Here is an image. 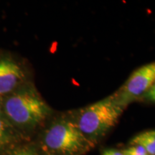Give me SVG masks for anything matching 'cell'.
Masks as SVG:
<instances>
[{
  "mask_svg": "<svg viewBox=\"0 0 155 155\" xmlns=\"http://www.w3.org/2000/svg\"><path fill=\"white\" fill-rule=\"evenodd\" d=\"M16 129L9 123L7 119L0 116V151L7 150L14 145Z\"/></svg>",
  "mask_w": 155,
  "mask_h": 155,
  "instance_id": "8992f818",
  "label": "cell"
},
{
  "mask_svg": "<svg viewBox=\"0 0 155 155\" xmlns=\"http://www.w3.org/2000/svg\"><path fill=\"white\" fill-rule=\"evenodd\" d=\"M124 155H149L147 151L139 145H132L121 151Z\"/></svg>",
  "mask_w": 155,
  "mask_h": 155,
  "instance_id": "9c48e42d",
  "label": "cell"
},
{
  "mask_svg": "<svg viewBox=\"0 0 155 155\" xmlns=\"http://www.w3.org/2000/svg\"><path fill=\"white\" fill-rule=\"evenodd\" d=\"M123 111L110 96L81 109L74 120L85 137L94 142L117 124Z\"/></svg>",
  "mask_w": 155,
  "mask_h": 155,
  "instance_id": "3957f363",
  "label": "cell"
},
{
  "mask_svg": "<svg viewBox=\"0 0 155 155\" xmlns=\"http://www.w3.org/2000/svg\"><path fill=\"white\" fill-rule=\"evenodd\" d=\"M42 148L55 155H80L94 147L81 132L75 120L61 116L50 123L42 135Z\"/></svg>",
  "mask_w": 155,
  "mask_h": 155,
  "instance_id": "7a4b0ae2",
  "label": "cell"
},
{
  "mask_svg": "<svg viewBox=\"0 0 155 155\" xmlns=\"http://www.w3.org/2000/svg\"><path fill=\"white\" fill-rule=\"evenodd\" d=\"M7 152V155H38L35 147L29 144L13 146Z\"/></svg>",
  "mask_w": 155,
  "mask_h": 155,
  "instance_id": "ba28073f",
  "label": "cell"
},
{
  "mask_svg": "<svg viewBox=\"0 0 155 155\" xmlns=\"http://www.w3.org/2000/svg\"><path fill=\"white\" fill-rule=\"evenodd\" d=\"M131 144L139 145L147 151L149 155H155V130L146 131L135 136Z\"/></svg>",
  "mask_w": 155,
  "mask_h": 155,
  "instance_id": "52a82bcc",
  "label": "cell"
},
{
  "mask_svg": "<svg viewBox=\"0 0 155 155\" xmlns=\"http://www.w3.org/2000/svg\"><path fill=\"white\" fill-rule=\"evenodd\" d=\"M0 116H2V117H4L3 114H2V101H1V99H0Z\"/></svg>",
  "mask_w": 155,
  "mask_h": 155,
  "instance_id": "7c38bea8",
  "label": "cell"
},
{
  "mask_svg": "<svg viewBox=\"0 0 155 155\" xmlns=\"http://www.w3.org/2000/svg\"><path fill=\"white\" fill-rule=\"evenodd\" d=\"M154 83L155 61L136 70L111 96L116 104L124 109L131 102L141 98Z\"/></svg>",
  "mask_w": 155,
  "mask_h": 155,
  "instance_id": "277c9868",
  "label": "cell"
},
{
  "mask_svg": "<svg viewBox=\"0 0 155 155\" xmlns=\"http://www.w3.org/2000/svg\"><path fill=\"white\" fill-rule=\"evenodd\" d=\"M102 155H124V154L116 150H106L104 151Z\"/></svg>",
  "mask_w": 155,
  "mask_h": 155,
  "instance_id": "8fae6325",
  "label": "cell"
},
{
  "mask_svg": "<svg viewBox=\"0 0 155 155\" xmlns=\"http://www.w3.org/2000/svg\"><path fill=\"white\" fill-rule=\"evenodd\" d=\"M141 98L147 101L155 103V83L151 87L150 90L141 97Z\"/></svg>",
  "mask_w": 155,
  "mask_h": 155,
  "instance_id": "30bf717a",
  "label": "cell"
},
{
  "mask_svg": "<svg viewBox=\"0 0 155 155\" xmlns=\"http://www.w3.org/2000/svg\"><path fill=\"white\" fill-rule=\"evenodd\" d=\"M3 116L15 129L31 130L51 116L53 110L29 82L2 98Z\"/></svg>",
  "mask_w": 155,
  "mask_h": 155,
  "instance_id": "6da1fadb",
  "label": "cell"
},
{
  "mask_svg": "<svg viewBox=\"0 0 155 155\" xmlns=\"http://www.w3.org/2000/svg\"><path fill=\"white\" fill-rule=\"evenodd\" d=\"M45 155H55V154H50V153H46Z\"/></svg>",
  "mask_w": 155,
  "mask_h": 155,
  "instance_id": "4fadbf2b",
  "label": "cell"
},
{
  "mask_svg": "<svg viewBox=\"0 0 155 155\" xmlns=\"http://www.w3.org/2000/svg\"><path fill=\"white\" fill-rule=\"evenodd\" d=\"M30 82L25 65L16 56L0 51V99Z\"/></svg>",
  "mask_w": 155,
  "mask_h": 155,
  "instance_id": "5b68a950",
  "label": "cell"
}]
</instances>
